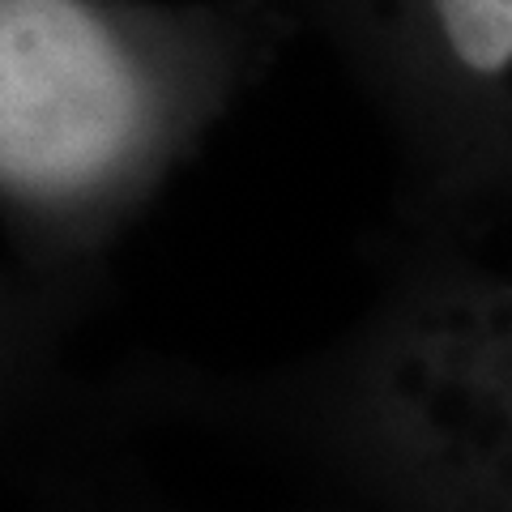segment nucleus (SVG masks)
<instances>
[{"mask_svg":"<svg viewBox=\"0 0 512 512\" xmlns=\"http://www.w3.org/2000/svg\"><path fill=\"white\" fill-rule=\"evenodd\" d=\"M299 35L282 0H0L9 402Z\"/></svg>","mask_w":512,"mask_h":512,"instance_id":"obj_1","label":"nucleus"},{"mask_svg":"<svg viewBox=\"0 0 512 512\" xmlns=\"http://www.w3.org/2000/svg\"><path fill=\"white\" fill-rule=\"evenodd\" d=\"M197 397L291 440L380 512H512V274L410 235L329 346Z\"/></svg>","mask_w":512,"mask_h":512,"instance_id":"obj_2","label":"nucleus"},{"mask_svg":"<svg viewBox=\"0 0 512 512\" xmlns=\"http://www.w3.org/2000/svg\"><path fill=\"white\" fill-rule=\"evenodd\" d=\"M389 133L414 235L500 214L512 192V0H282Z\"/></svg>","mask_w":512,"mask_h":512,"instance_id":"obj_3","label":"nucleus"},{"mask_svg":"<svg viewBox=\"0 0 512 512\" xmlns=\"http://www.w3.org/2000/svg\"><path fill=\"white\" fill-rule=\"evenodd\" d=\"M500 214H512V192H508V197H504V205H500Z\"/></svg>","mask_w":512,"mask_h":512,"instance_id":"obj_4","label":"nucleus"}]
</instances>
